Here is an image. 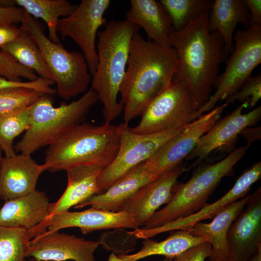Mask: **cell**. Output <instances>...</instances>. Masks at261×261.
<instances>
[{
    "label": "cell",
    "instance_id": "1",
    "mask_svg": "<svg viewBox=\"0 0 261 261\" xmlns=\"http://www.w3.org/2000/svg\"><path fill=\"white\" fill-rule=\"evenodd\" d=\"M208 13L192 20L182 29L173 31L169 38L178 56L173 81L187 87L199 108L211 96L219 66L230 55L220 34L209 30Z\"/></svg>",
    "mask_w": 261,
    "mask_h": 261
},
{
    "label": "cell",
    "instance_id": "2",
    "mask_svg": "<svg viewBox=\"0 0 261 261\" xmlns=\"http://www.w3.org/2000/svg\"><path fill=\"white\" fill-rule=\"evenodd\" d=\"M178 65L173 47H162L138 33L132 39L119 93L124 122L141 116L149 103L172 82Z\"/></svg>",
    "mask_w": 261,
    "mask_h": 261
},
{
    "label": "cell",
    "instance_id": "3",
    "mask_svg": "<svg viewBox=\"0 0 261 261\" xmlns=\"http://www.w3.org/2000/svg\"><path fill=\"white\" fill-rule=\"evenodd\" d=\"M141 28L127 20L107 22L98 31L96 45L98 64L91 88L102 105L105 123L116 118L123 111L117 100L125 74L131 42Z\"/></svg>",
    "mask_w": 261,
    "mask_h": 261
},
{
    "label": "cell",
    "instance_id": "4",
    "mask_svg": "<svg viewBox=\"0 0 261 261\" xmlns=\"http://www.w3.org/2000/svg\"><path fill=\"white\" fill-rule=\"evenodd\" d=\"M119 145L117 126L83 122L48 146L44 164L51 173L80 166L104 169L114 160Z\"/></svg>",
    "mask_w": 261,
    "mask_h": 261
},
{
    "label": "cell",
    "instance_id": "5",
    "mask_svg": "<svg viewBox=\"0 0 261 261\" xmlns=\"http://www.w3.org/2000/svg\"><path fill=\"white\" fill-rule=\"evenodd\" d=\"M49 95H43L29 108V124L22 139L14 145L15 152L31 155L49 146L66 132L83 123L99 101L91 88L79 99L55 107Z\"/></svg>",
    "mask_w": 261,
    "mask_h": 261
},
{
    "label": "cell",
    "instance_id": "6",
    "mask_svg": "<svg viewBox=\"0 0 261 261\" xmlns=\"http://www.w3.org/2000/svg\"><path fill=\"white\" fill-rule=\"evenodd\" d=\"M250 146L246 144L239 147L216 163L198 166L187 182L175 185L170 201L165 207L156 211L143 228L164 225L203 208L222 179L232 174L234 166Z\"/></svg>",
    "mask_w": 261,
    "mask_h": 261
},
{
    "label": "cell",
    "instance_id": "7",
    "mask_svg": "<svg viewBox=\"0 0 261 261\" xmlns=\"http://www.w3.org/2000/svg\"><path fill=\"white\" fill-rule=\"evenodd\" d=\"M24 11L22 26L39 47L56 84V93L66 101L85 93L92 76L83 53L68 51L61 43L52 42L45 35L43 24Z\"/></svg>",
    "mask_w": 261,
    "mask_h": 261
},
{
    "label": "cell",
    "instance_id": "8",
    "mask_svg": "<svg viewBox=\"0 0 261 261\" xmlns=\"http://www.w3.org/2000/svg\"><path fill=\"white\" fill-rule=\"evenodd\" d=\"M234 49L226 61L224 72L219 75L216 90L196 112L193 120L212 110L219 102L238 91L261 63V25L250 24L233 35Z\"/></svg>",
    "mask_w": 261,
    "mask_h": 261
},
{
    "label": "cell",
    "instance_id": "9",
    "mask_svg": "<svg viewBox=\"0 0 261 261\" xmlns=\"http://www.w3.org/2000/svg\"><path fill=\"white\" fill-rule=\"evenodd\" d=\"M199 106L187 87L173 81L147 106L139 124L131 130L149 134L185 127L193 121Z\"/></svg>",
    "mask_w": 261,
    "mask_h": 261
},
{
    "label": "cell",
    "instance_id": "10",
    "mask_svg": "<svg viewBox=\"0 0 261 261\" xmlns=\"http://www.w3.org/2000/svg\"><path fill=\"white\" fill-rule=\"evenodd\" d=\"M184 127L157 133L140 134L133 132L128 123L122 122L117 125L119 148L113 161L103 169L99 175L100 193L105 191L135 166L147 160Z\"/></svg>",
    "mask_w": 261,
    "mask_h": 261
},
{
    "label": "cell",
    "instance_id": "11",
    "mask_svg": "<svg viewBox=\"0 0 261 261\" xmlns=\"http://www.w3.org/2000/svg\"><path fill=\"white\" fill-rule=\"evenodd\" d=\"M227 105L222 103L186 125L143 162L146 171L156 179L181 164L200 139L220 118Z\"/></svg>",
    "mask_w": 261,
    "mask_h": 261
},
{
    "label": "cell",
    "instance_id": "12",
    "mask_svg": "<svg viewBox=\"0 0 261 261\" xmlns=\"http://www.w3.org/2000/svg\"><path fill=\"white\" fill-rule=\"evenodd\" d=\"M110 3L109 0H82L70 14L58 22V32L63 38H71L81 49L92 77L98 64V30L107 23L104 15Z\"/></svg>",
    "mask_w": 261,
    "mask_h": 261
},
{
    "label": "cell",
    "instance_id": "13",
    "mask_svg": "<svg viewBox=\"0 0 261 261\" xmlns=\"http://www.w3.org/2000/svg\"><path fill=\"white\" fill-rule=\"evenodd\" d=\"M261 177V162L258 161L244 171L237 179L233 187L213 203H207L197 212L164 225L151 229L139 228L128 232V233L137 238L145 239L165 232L176 230L188 231L203 220L214 218L230 204L247 195L252 185Z\"/></svg>",
    "mask_w": 261,
    "mask_h": 261
},
{
    "label": "cell",
    "instance_id": "14",
    "mask_svg": "<svg viewBox=\"0 0 261 261\" xmlns=\"http://www.w3.org/2000/svg\"><path fill=\"white\" fill-rule=\"evenodd\" d=\"M78 228L83 234L112 229L138 228L132 216L124 211H111L90 207L81 211H66L54 216L44 224L29 231L32 237L42 232Z\"/></svg>",
    "mask_w": 261,
    "mask_h": 261
},
{
    "label": "cell",
    "instance_id": "15",
    "mask_svg": "<svg viewBox=\"0 0 261 261\" xmlns=\"http://www.w3.org/2000/svg\"><path fill=\"white\" fill-rule=\"evenodd\" d=\"M100 242L59 231H45L30 240L26 257L44 261H96Z\"/></svg>",
    "mask_w": 261,
    "mask_h": 261
},
{
    "label": "cell",
    "instance_id": "16",
    "mask_svg": "<svg viewBox=\"0 0 261 261\" xmlns=\"http://www.w3.org/2000/svg\"><path fill=\"white\" fill-rule=\"evenodd\" d=\"M228 261H248L261 248V188L249 198L227 235Z\"/></svg>",
    "mask_w": 261,
    "mask_h": 261
},
{
    "label": "cell",
    "instance_id": "17",
    "mask_svg": "<svg viewBox=\"0 0 261 261\" xmlns=\"http://www.w3.org/2000/svg\"><path fill=\"white\" fill-rule=\"evenodd\" d=\"M248 106V102L242 103L232 113L220 118L200 139L187 158L188 160L196 159L187 170L201 162L212 151L232 145L243 130L258 123L261 118V106L243 114V110Z\"/></svg>",
    "mask_w": 261,
    "mask_h": 261
},
{
    "label": "cell",
    "instance_id": "18",
    "mask_svg": "<svg viewBox=\"0 0 261 261\" xmlns=\"http://www.w3.org/2000/svg\"><path fill=\"white\" fill-rule=\"evenodd\" d=\"M187 171L182 163L140 188L119 211L130 214L137 227L144 226L163 204L170 201L179 177Z\"/></svg>",
    "mask_w": 261,
    "mask_h": 261
},
{
    "label": "cell",
    "instance_id": "19",
    "mask_svg": "<svg viewBox=\"0 0 261 261\" xmlns=\"http://www.w3.org/2000/svg\"><path fill=\"white\" fill-rule=\"evenodd\" d=\"M46 170L31 155L20 153L2 160L0 174V198L4 201L19 197L36 190L38 179Z\"/></svg>",
    "mask_w": 261,
    "mask_h": 261
},
{
    "label": "cell",
    "instance_id": "20",
    "mask_svg": "<svg viewBox=\"0 0 261 261\" xmlns=\"http://www.w3.org/2000/svg\"><path fill=\"white\" fill-rule=\"evenodd\" d=\"M50 203L45 192L37 189L5 201L0 208V226L30 231L46 219Z\"/></svg>",
    "mask_w": 261,
    "mask_h": 261
},
{
    "label": "cell",
    "instance_id": "21",
    "mask_svg": "<svg viewBox=\"0 0 261 261\" xmlns=\"http://www.w3.org/2000/svg\"><path fill=\"white\" fill-rule=\"evenodd\" d=\"M102 169L96 166H80L67 170V185L65 191L57 201L50 203L47 217L36 227L99 193L98 178Z\"/></svg>",
    "mask_w": 261,
    "mask_h": 261
},
{
    "label": "cell",
    "instance_id": "22",
    "mask_svg": "<svg viewBox=\"0 0 261 261\" xmlns=\"http://www.w3.org/2000/svg\"><path fill=\"white\" fill-rule=\"evenodd\" d=\"M250 194L227 206L209 223L198 222L188 231L196 236H206L211 245L209 261H228L227 235L229 229L245 208Z\"/></svg>",
    "mask_w": 261,
    "mask_h": 261
},
{
    "label": "cell",
    "instance_id": "23",
    "mask_svg": "<svg viewBox=\"0 0 261 261\" xmlns=\"http://www.w3.org/2000/svg\"><path fill=\"white\" fill-rule=\"evenodd\" d=\"M143 162L116 180L104 192L93 195L74 208L78 209L90 206L108 211H119L140 188L155 180L146 171Z\"/></svg>",
    "mask_w": 261,
    "mask_h": 261
},
{
    "label": "cell",
    "instance_id": "24",
    "mask_svg": "<svg viewBox=\"0 0 261 261\" xmlns=\"http://www.w3.org/2000/svg\"><path fill=\"white\" fill-rule=\"evenodd\" d=\"M126 14L127 21L141 28L148 41L164 47H171L169 38L174 31L170 19L160 1L131 0Z\"/></svg>",
    "mask_w": 261,
    "mask_h": 261
},
{
    "label": "cell",
    "instance_id": "25",
    "mask_svg": "<svg viewBox=\"0 0 261 261\" xmlns=\"http://www.w3.org/2000/svg\"><path fill=\"white\" fill-rule=\"evenodd\" d=\"M239 23L246 29L250 25L249 13L243 0H213L208 13V27L210 31L220 34L230 54L234 49L233 32Z\"/></svg>",
    "mask_w": 261,
    "mask_h": 261
},
{
    "label": "cell",
    "instance_id": "26",
    "mask_svg": "<svg viewBox=\"0 0 261 261\" xmlns=\"http://www.w3.org/2000/svg\"><path fill=\"white\" fill-rule=\"evenodd\" d=\"M171 232L170 235L161 241L145 239L139 251L130 255H118L117 261H137L154 255L173 259L191 247L208 240L206 236L194 235L186 230Z\"/></svg>",
    "mask_w": 261,
    "mask_h": 261
},
{
    "label": "cell",
    "instance_id": "27",
    "mask_svg": "<svg viewBox=\"0 0 261 261\" xmlns=\"http://www.w3.org/2000/svg\"><path fill=\"white\" fill-rule=\"evenodd\" d=\"M77 6L67 0H0V7H19L33 17L43 19L48 27V39L55 43H60L58 20L70 14Z\"/></svg>",
    "mask_w": 261,
    "mask_h": 261
},
{
    "label": "cell",
    "instance_id": "28",
    "mask_svg": "<svg viewBox=\"0 0 261 261\" xmlns=\"http://www.w3.org/2000/svg\"><path fill=\"white\" fill-rule=\"evenodd\" d=\"M0 49L40 77L54 81L39 47L23 26L20 27L18 37L14 41L2 46Z\"/></svg>",
    "mask_w": 261,
    "mask_h": 261
},
{
    "label": "cell",
    "instance_id": "29",
    "mask_svg": "<svg viewBox=\"0 0 261 261\" xmlns=\"http://www.w3.org/2000/svg\"><path fill=\"white\" fill-rule=\"evenodd\" d=\"M168 14L174 31L186 27L192 20L208 13L213 0H160Z\"/></svg>",
    "mask_w": 261,
    "mask_h": 261
},
{
    "label": "cell",
    "instance_id": "30",
    "mask_svg": "<svg viewBox=\"0 0 261 261\" xmlns=\"http://www.w3.org/2000/svg\"><path fill=\"white\" fill-rule=\"evenodd\" d=\"M30 240L26 230L0 226V261H25Z\"/></svg>",
    "mask_w": 261,
    "mask_h": 261
},
{
    "label": "cell",
    "instance_id": "31",
    "mask_svg": "<svg viewBox=\"0 0 261 261\" xmlns=\"http://www.w3.org/2000/svg\"><path fill=\"white\" fill-rule=\"evenodd\" d=\"M29 124V108L0 116V147L5 157L16 154L13 145L14 140L27 130Z\"/></svg>",
    "mask_w": 261,
    "mask_h": 261
},
{
    "label": "cell",
    "instance_id": "32",
    "mask_svg": "<svg viewBox=\"0 0 261 261\" xmlns=\"http://www.w3.org/2000/svg\"><path fill=\"white\" fill-rule=\"evenodd\" d=\"M44 94L22 87L0 89V116L27 109Z\"/></svg>",
    "mask_w": 261,
    "mask_h": 261
},
{
    "label": "cell",
    "instance_id": "33",
    "mask_svg": "<svg viewBox=\"0 0 261 261\" xmlns=\"http://www.w3.org/2000/svg\"><path fill=\"white\" fill-rule=\"evenodd\" d=\"M0 75L9 80L21 81V78L34 81L39 77L33 71L18 63L12 56L0 49Z\"/></svg>",
    "mask_w": 261,
    "mask_h": 261
},
{
    "label": "cell",
    "instance_id": "34",
    "mask_svg": "<svg viewBox=\"0 0 261 261\" xmlns=\"http://www.w3.org/2000/svg\"><path fill=\"white\" fill-rule=\"evenodd\" d=\"M261 98V73L250 77L240 88L225 99V103L228 105L233 103L235 101L242 103L249 102V108L254 107Z\"/></svg>",
    "mask_w": 261,
    "mask_h": 261
},
{
    "label": "cell",
    "instance_id": "35",
    "mask_svg": "<svg viewBox=\"0 0 261 261\" xmlns=\"http://www.w3.org/2000/svg\"><path fill=\"white\" fill-rule=\"evenodd\" d=\"M55 83L53 80L41 77L32 81H13L0 75V89L22 87L34 89L44 94L52 95L56 92L55 89L51 87Z\"/></svg>",
    "mask_w": 261,
    "mask_h": 261
},
{
    "label": "cell",
    "instance_id": "36",
    "mask_svg": "<svg viewBox=\"0 0 261 261\" xmlns=\"http://www.w3.org/2000/svg\"><path fill=\"white\" fill-rule=\"evenodd\" d=\"M211 247L208 241L187 250L173 258V261H204L210 255Z\"/></svg>",
    "mask_w": 261,
    "mask_h": 261
},
{
    "label": "cell",
    "instance_id": "37",
    "mask_svg": "<svg viewBox=\"0 0 261 261\" xmlns=\"http://www.w3.org/2000/svg\"><path fill=\"white\" fill-rule=\"evenodd\" d=\"M24 14V10L19 7H0V25L21 23Z\"/></svg>",
    "mask_w": 261,
    "mask_h": 261
},
{
    "label": "cell",
    "instance_id": "38",
    "mask_svg": "<svg viewBox=\"0 0 261 261\" xmlns=\"http://www.w3.org/2000/svg\"><path fill=\"white\" fill-rule=\"evenodd\" d=\"M20 27L15 24L0 25V48L14 41L18 36Z\"/></svg>",
    "mask_w": 261,
    "mask_h": 261
},
{
    "label": "cell",
    "instance_id": "39",
    "mask_svg": "<svg viewBox=\"0 0 261 261\" xmlns=\"http://www.w3.org/2000/svg\"><path fill=\"white\" fill-rule=\"evenodd\" d=\"M243 1L249 13L250 24L261 25V0Z\"/></svg>",
    "mask_w": 261,
    "mask_h": 261
},
{
    "label": "cell",
    "instance_id": "40",
    "mask_svg": "<svg viewBox=\"0 0 261 261\" xmlns=\"http://www.w3.org/2000/svg\"><path fill=\"white\" fill-rule=\"evenodd\" d=\"M261 127H248L243 130L240 133L247 141V144L251 145L252 143L261 138Z\"/></svg>",
    "mask_w": 261,
    "mask_h": 261
},
{
    "label": "cell",
    "instance_id": "41",
    "mask_svg": "<svg viewBox=\"0 0 261 261\" xmlns=\"http://www.w3.org/2000/svg\"><path fill=\"white\" fill-rule=\"evenodd\" d=\"M248 261H261V248Z\"/></svg>",
    "mask_w": 261,
    "mask_h": 261
},
{
    "label": "cell",
    "instance_id": "42",
    "mask_svg": "<svg viewBox=\"0 0 261 261\" xmlns=\"http://www.w3.org/2000/svg\"><path fill=\"white\" fill-rule=\"evenodd\" d=\"M2 153H3V151H2V150H1V149L0 147V174L1 163L3 157L2 156Z\"/></svg>",
    "mask_w": 261,
    "mask_h": 261
},
{
    "label": "cell",
    "instance_id": "43",
    "mask_svg": "<svg viewBox=\"0 0 261 261\" xmlns=\"http://www.w3.org/2000/svg\"><path fill=\"white\" fill-rule=\"evenodd\" d=\"M173 258L165 257L162 261H173Z\"/></svg>",
    "mask_w": 261,
    "mask_h": 261
},
{
    "label": "cell",
    "instance_id": "44",
    "mask_svg": "<svg viewBox=\"0 0 261 261\" xmlns=\"http://www.w3.org/2000/svg\"><path fill=\"white\" fill-rule=\"evenodd\" d=\"M39 261V260H36L35 259H33V258H31L30 260H29V261Z\"/></svg>",
    "mask_w": 261,
    "mask_h": 261
}]
</instances>
